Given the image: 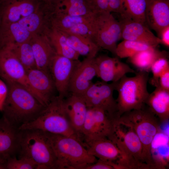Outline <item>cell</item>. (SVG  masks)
Masks as SVG:
<instances>
[{"label":"cell","instance_id":"6da1fadb","mask_svg":"<svg viewBox=\"0 0 169 169\" xmlns=\"http://www.w3.org/2000/svg\"><path fill=\"white\" fill-rule=\"evenodd\" d=\"M6 83L8 92L1 111L3 116L18 128L38 117L46 106L22 85L14 83Z\"/></svg>","mask_w":169,"mask_h":169},{"label":"cell","instance_id":"7a4b0ae2","mask_svg":"<svg viewBox=\"0 0 169 169\" xmlns=\"http://www.w3.org/2000/svg\"><path fill=\"white\" fill-rule=\"evenodd\" d=\"M45 132L56 157L58 169H85L97 161L77 139Z\"/></svg>","mask_w":169,"mask_h":169},{"label":"cell","instance_id":"3957f363","mask_svg":"<svg viewBox=\"0 0 169 169\" xmlns=\"http://www.w3.org/2000/svg\"><path fill=\"white\" fill-rule=\"evenodd\" d=\"M64 99L54 96L39 116L34 120L23 125L20 130L38 129L52 134L79 138L72 127L64 108Z\"/></svg>","mask_w":169,"mask_h":169},{"label":"cell","instance_id":"277c9868","mask_svg":"<svg viewBox=\"0 0 169 169\" xmlns=\"http://www.w3.org/2000/svg\"><path fill=\"white\" fill-rule=\"evenodd\" d=\"M18 154L19 157L33 161L37 165V169H58L54 153L45 132L42 130H20Z\"/></svg>","mask_w":169,"mask_h":169},{"label":"cell","instance_id":"5b68a950","mask_svg":"<svg viewBox=\"0 0 169 169\" xmlns=\"http://www.w3.org/2000/svg\"><path fill=\"white\" fill-rule=\"evenodd\" d=\"M148 73L139 71L132 77L124 76L116 82L115 90L118 93V115L145 106L149 93L147 90Z\"/></svg>","mask_w":169,"mask_h":169},{"label":"cell","instance_id":"8992f818","mask_svg":"<svg viewBox=\"0 0 169 169\" xmlns=\"http://www.w3.org/2000/svg\"><path fill=\"white\" fill-rule=\"evenodd\" d=\"M119 118L133 129L142 145L143 162L149 169H152L151 147L155 135L161 129L158 118L145 106L141 109L125 112Z\"/></svg>","mask_w":169,"mask_h":169},{"label":"cell","instance_id":"52a82bcc","mask_svg":"<svg viewBox=\"0 0 169 169\" xmlns=\"http://www.w3.org/2000/svg\"><path fill=\"white\" fill-rule=\"evenodd\" d=\"M112 119L111 131L108 139L125 155L130 169H148L142 161L141 143L133 128L119 117Z\"/></svg>","mask_w":169,"mask_h":169},{"label":"cell","instance_id":"ba28073f","mask_svg":"<svg viewBox=\"0 0 169 169\" xmlns=\"http://www.w3.org/2000/svg\"><path fill=\"white\" fill-rule=\"evenodd\" d=\"M121 27L111 13L96 14L93 41L100 48L115 55L118 41L121 39Z\"/></svg>","mask_w":169,"mask_h":169},{"label":"cell","instance_id":"9c48e42d","mask_svg":"<svg viewBox=\"0 0 169 169\" xmlns=\"http://www.w3.org/2000/svg\"><path fill=\"white\" fill-rule=\"evenodd\" d=\"M116 82L108 83L102 81L93 83L84 92L80 95L87 107L100 109L111 119L118 117L117 103L113 97Z\"/></svg>","mask_w":169,"mask_h":169},{"label":"cell","instance_id":"30bf717a","mask_svg":"<svg viewBox=\"0 0 169 169\" xmlns=\"http://www.w3.org/2000/svg\"><path fill=\"white\" fill-rule=\"evenodd\" d=\"M0 76L5 83H14L22 85L46 106L39 94L30 84L25 69L7 48L0 49Z\"/></svg>","mask_w":169,"mask_h":169},{"label":"cell","instance_id":"8fae6325","mask_svg":"<svg viewBox=\"0 0 169 169\" xmlns=\"http://www.w3.org/2000/svg\"><path fill=\"white\" fill-rule=\"evenodd\" d=\"M112 123V119L103 110L96 107H87L80 135L81 141L82 138L84 142L108 138L111 133Z\"/></svg>","mask_w":169,"mask_h":169},{"label":"cell","instance_id":"7c38bea8","mask_svg":"<svg viewBox=\"0 0 169 169\" xmlns=\"http://www.w3.org/2000/svg\"><path fill=\"white\" fill-rule=\"evenodd\" d=\"M88 153L99 160L113 163L115 169H122L128 161L124 153L111 140L104 138L83 143Z\"/></svg>","mask_w":169,"mask_h":169},{"label":"cell","instance_id":"4fadbf2b","mask_svg":"<svg viewBox=\"0 0 169 169\" xmlns=\"http://www.w3.org/2000/svg\"><path fill=\"white\" fill-rule=\"evenodd\" d=\"M79 62L57 54L54 58L49 72L59 96L64 98L68 95L72 74Z\"/></svg>","mask_w":169,"mask_h":169},{"label":"cell","instance_id":"5bb4252c","mask_svg":"<svg viewBox=\"0 0 169 169\" xmlns=\"http://www.w3.org/2000/svg\"><path fill=\"white\" fill-rule=\"evenodd\" d=\"M44 2L38 0H3L0 3L1 23L18 22L38 10Z\"/></svg>","mask_w":169,"mask_h":169},{"label":"cell","instance_id":"9a60e30c","mask_svg":"<svg viewBox=\"0 0 169 169\" xmlns=\"http://www.w3.org/2000/svg\"><path fill=\"white\" fill-rule=\"evenodd\" d=\"M95 61L97 76L105 82H116L127 73H136L129 65L116 57L101 55L96 56Z\"/></svg>","mask_w":169,"mask_h":169},{"label":"cell","instance_id":"2e32d148","mask_svg":"<svg viewBox=\"0 0 169 169\" xmlns=\"http://www.w3.org/2000/svg\"><path fill=\"white\" fill-rule=\"evenodd\" d=\"M95 58L86 57L79 61L72 74L69 92L81 95L92 84V80L97 75Z\"/></svg>","mask_w":169,"mask_h":169},{"label":"cell","instance_id":"e0dca14e","mask_svg":"<svg viewBox=\"0 0 169 169\" xmlns=\"http://www.w3.org/2000/svg\"><path fill=\"white\" fill-rule=\"evenodd\" d=\"M20 135L19 128L3 117L0 119V162L6 163L10 157L18 153Z\"/></svg>","mask_w":169,"mask_h":169},{"label":"cell","instance_id":"ac0fdd59","mask_svg":"<svg viewBox=\"0 0 169 169\" xmlns=\"http://www.w3.org/2000/svg\"><path fill=\"white\" fill-rule=\"evenodd\" d=\"M145 18L146 25L159 34L169 26V0H146Z\"/></svg>","mask_w":169,"mask_h":169},{"label":"cell","instance_id":"d6986e66","mask_svg":"<svg viewBox=\"0 0 169 169\" xmlns=\"http://www.w3.org/2000/svg\"><path fill=\"white\" fill-rule=\"evenodd\" d=\"M121 38L138 42L156 47L161 44L160 39L156 36L146 24L121 19Z\"/></svg>","mask_w":169,"mask_h":169},{"label":"cell","instance_id":"ffe728a7","mask_svg":"<svg viewBox=\"0 0 169 169\" xmlns=\"http://www.w3.org/2000/svg\"><path fill=\"white\" fill-rule=\"evenodd\" d=\"M30 41L37 68L50 73L51 63L57 54L48 37L45 34H33Z\"/></svg>","mask_w":169,"mask_h":169},{"label":"cell","instance_id":"44dd1931","mask_svg":"<svg viewBox=\"0 0 169 169\" xmlns=\"http://www.w3.org/2000/svg\"><path fill=\"white\" fill-rule=\"evenodd\" d=\"M31 85L39 94L46 106L55 95L56 89L50 73L37 68L27 71Z\"/></svg>","mask_w":169,"mask_h":169},{"label":"cell","instance_id":"7402d4cb","mask_svg":"<svg viewBox=\"0 0 169 169\" xmlns=\"http://www.w3.org/2000/svg\"><path fill=\"white\" fill-rule=\"evenodd\" d=\"M64 99V108L70 124L80 140L87 107L82 96L70 93Z\"/></svg>","mask_w":169,"mask_h":169},{"label":"cell","instance_id":"603a6c76","mask_svg":"<svg viewBox=\"0 0 169 169\" xmlns=\"http://www.w3.org/2000/svg\"><path fill=\"white\" fill-rule=\"evenodd\" d=\"M169 136L161 129L151 143V154L152 169H165L169 166Z\"/></svg>","mask_w":169,"mask_h":169},{"label":"cell","instance_id":"cb8c5ba5","mask_svg":"<svg viewBox=\"0 0 169 169\" xmlns=\"http://www.w3.org/2000/svg\"><path fill=\"white\" fill-rule=\"evenodd\" d=\"M32 35L18 22L1 23L0 49L28 41Z\"/></svg>","mask_w":169,"mask_h":169},{"label":"cell","instance_id":"d4e9b609","mask_svg":"<svg viewBox=\"0 0 169 169\" xmlns=\"http://www.w3.org/2000/svg\"><path fill=\"white\" fill-rule=\"evenodd\" d=\"M146 104L149 109L157 117L160 123L167 121L169 119V91L159 86L149 95Z\"/></svg>","mask_w":169,"mask_h":169},{"label":"cell","instance_id":"484cf974","mask_svg":"<svg viewBox=\"0 0 169 169\" xmlns=\"http://www.w3.org/2000/svg\"><path fill=\"white\" fill-rule=\"evenodd\" d=\"M79 16H72L54 12L50 18L51 25L63 32L84 23L95 22L96 14Z\"/></svg>","mask_w":169,"mask_h":169},{"label":"cell","instance_id":"4316f807","mask_svg":"<svg viewBox=\"0 0 169 169\" xmlns=\"http://www.w3.org/2000/svg\"><path fill=\"white\" fill-rule=\"evenodd\" d=\"M146 0H120L119 14L122 19L146 24Z\"/></svg>","mask_w":169,"mask_h":169},{"label":"cell","instance_id":"83f0119b","mask_svg":"<svg viewBox=\"0 0 169 169\" xmlns=\"http://www.w3.org/2000/svg\"><path fill=\"white\" fill-rule=\"evenodd\" d=\"M45 34L57 54L73 60H79L80 55L68 44L65 36L62 31L51 25Z\"/></svg>","mask_w":169,"mask_h":169},{"label":"cell","instance_id":"f1b7e54d","mask_svg":"<svg viewBox=\"0 0 169 169\" xmlns=\"http://www.w3.org/2000/svg\"><path fill=\"white\" fill-rule=\"evenodd\" d=\"M63 32L68 44L79 55L93 58L96 56L100 49L91 39L83 36Z\"/></svg>","mask_w":169,"mask_h":169},{"label":"cell","instance_id":"f546056e","mask_svg":"<svg viewBox=\"0 0 169 169\" xmlns=\"http://www.w3.org/2000/svg\"><path fill=\"white\" fill-rule=\"evenodd\" d=\"M54 12L72 16L95 13L87 0H56L54 3Z\"/></svg>","mask_w":169,"mask_h":169},{"label":"cell","instance_id":"4dcf8cb0","mask_svg":"<svg viewBox=\"0 0 169 169\" xmlns=\"http://www.w3.org/2000/svg\"><path fill=\"white\" fill-rule=\"evenodd\" d=\"M166 53L165 51L158 50L156 47H151L140 51L128 59L130 62L139 71L148 73L155 61Z\"/></svg>","mask_w":169,"mask_h":169},{"label":"cell","instance_id":"1f68e13d","mask_svg":"<svg viewBox=\"0 0 169 169\" xmlns=\"http://www.w3.org/2000/svg\"><path fill=\"white\" fill-rule=\"evenodd\" d=\"M30 40L5 48L13 54L27 71L37 68Z\"/></svg>","mask_w":169,"mask_h":169},{"label":"cell","instance_id":"d6a6232c","mask_svg":"<svg viewBox=\"0 0 169 169\" xmlns=\"http://www.w3.org/2000/svg\"><path fill=\"white\" fill-rule=\"evenodd\" d=\"M154 47L142 43L123 40L117 45L115 55L120 58H130L142 50Z\"/></svg>","mask_w":169,"mask_h":169},{"label":"cell","instance_id":"836d02e7","mask_svg":"<svg viewBox=\"0 0 169 169\" xmlns=\"http://www.w3.org/2000/svg\"><path fill=\"white\" fill-rule=\"evenodd\" d=\"M167 54L166 53L158 58L151 67L150 71L152 73V77L150 79V83L155 87L158 85L159 79L161 74L169 69Z\"/></svg>","mask_w":169,"mask_h":169},{"label":"cell","instance_id":"e575fe53","mask_svg":"<svg viewBox=\"0 0 169 169\" xmlns=\"http://www.w3.org/2000/svg\"><path fill=\"white\" fill-rule=\"evenodd\" d=\"M7 169H37V165L31 159L16 156L9 158L6 163Z\"/></svg>","mask_w":169,"mask_h":169},{"label":"cell","instance_id":"d590c367","mask_svg":"<svg viewBox=\"0 0 169 169\" xmlns=\"http://www.w3.org/2000/svg\"><path fill=\"white\" fill-rule=\"evenodd\" d=\"M158 86L163 89L169 91V69L163 72L160 75Z\"/></svg>","mask_w":169,"mask_h":169},{"label":"cell","instance_id":"8d00e7d4","mask_svg":"<svg viewBox=\"0 0 169 169\" xmlns=\"http://www.w3.org/2000/svg\"><path fill=\"white\" fill-rule=\"evenodd\" d=\"M8 92V86L6 83L0 79V111H1L3 104Z\"/></svg>","mask_w":169,"mask_h":169},{"label":"cell","instance_id":"74e56055","mask_svg":"<svg viewBox=\"0 0 169 169\" xmlns=\"http://www.w3.org/2000/svg\"><path fill=\"white\" fill-rule=\"evenodd\" d=\"M85 169H113V167L108 163L100 160L88 165Z\"/></svg>","mask_w":169,"mask_h":169},{"label":"cell","instance_id":"f35d334b","mask_svg":"<svg viewBox=\"0 0 169 169\" xmlns=\"http://www.w3.org/2000/svg\"><path fill=\"white\" fill-rule=\"evenodd\" d=\"M161 40V44L169 47V26L164 28L158 35Z\"/></svg>","mask_w":169,"mask_h":169},{"label":"cell","instance_id":"ab89813d","mask_svg":"<svg viewBox=\"0 0 169 169\" xmlns=\"http://www.w3.org/2000/svg\"><path fill=\"white\" fill-rule=\"evenodd\" d=\"M110 12L119 13L120 0H107Z\"/></svg>","mask_w":169,"mask_h":169},{"label":"cell","instance_id":"60d3db41","mask_svg":"<svg viewBox=\"0 0 169 169\" xmlns=\"http://www.w3.org/2000/svg\"><path fill=\"white\" fill-rule=\"evenodd\" d=\"M0 169H7L6 163H3L0 162Z\"/></svg>","mask_w":169,"mask_h":169},{"label":"cell","instance_id":"b9f144b4","mask_svg":"<svg viewBox=\"0 0 169 169\" xmlns=\"http://www.w3.org/2000/svg\"><path fill=\"white\" fill-rule=\"evenodd\" d=\"M40 2H50L55 1L56 0H38Z\"/></svg>","mask_w":169,"mask_h":169},{"label":"cell","instance_id":"7bdbcfd3","mask_svg":"<svg viewBox=\"0 0 169 169\" xmlns=\"http://www.w3.org/2000/svg\"><path fill=\"white\" fill-rule=\"evenodd\" d=\"M1 23V17H0V25Z\"/></svg>","mask_w":169,"mask_h":169},{"label":"cell","instance_id":"ee69618b","mask_svg":"<svg viewBox=\"0 0 169 169\" xmlns=\"http://www.w3.org/2000/svg\"><path fill=\"white\" fill-rule=\"evenodd\" d=\"M3 0H0V2H1Z\"/></svg>","mask_w":169,"mask_h":169},{"label":"cell","instance_id":"f6af8a7d","mask_svg":"<svg viewBox=\"0 0 169 169\" xmlns=\"http://www.w3.org/2000/svg\"></svg>","mask_w":169,"mask_h":169}]
</instances>
